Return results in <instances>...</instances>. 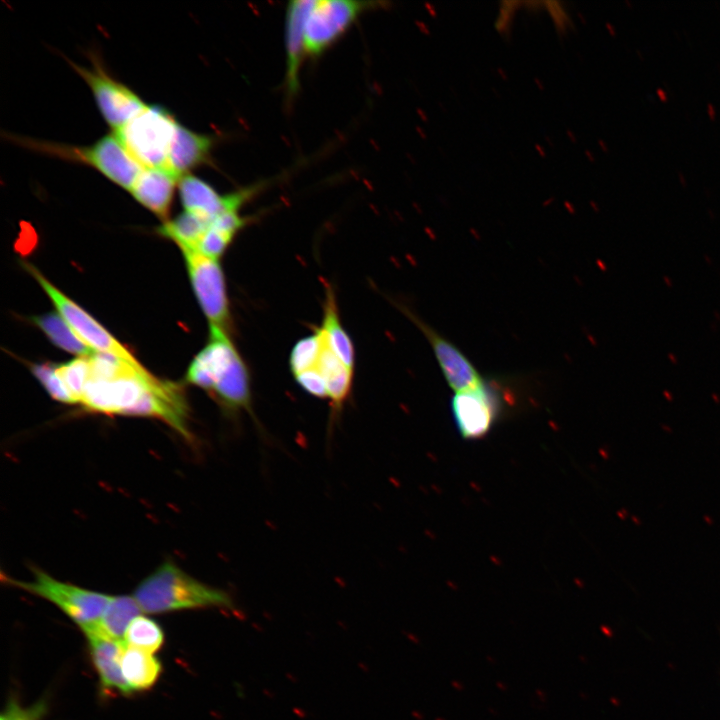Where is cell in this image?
Returning a JSON list of instances; mask_svg holds the SVG:
<instances>
[{"mask_svg": "<svg viewBox=\"0 0 720 720\" xmlns=\"http://www.w3.org/2000/svg\"><path fill=\"white\" fill-rule=\"evenodd\" d=\"M210 223L211 221L185 211L174 219L163 222L157 228V233L175 242L180 249L196 250Z\"/></svg>", "mask_w": 720, "mask_h": 720, "instance_id": "cell-23", "label": "cell"}, {"mask_svg": "<svg viewBox=\"0 0 720 720\" xmlns=\"http://www.w3.org/2000/svg\"><path fill=\"white\" fill-rule=\"evenodd\" d=\"M492 90H493L494 94L497 95V97L499 98V97H500V94L498 93V91L495 90V88H492Z\"/></svg>", "mask_w": 720, "mask_h": 720, "instance_id": "cell-43", "label": "cell"}, {"mask_svg": "<svg viewBox=\"0 0 720 720\" xmlns=\"http://www.w3.org/2000/svg\"><path fill=\"white\" fill-rule=\"evenodd\" d=\"M457 429L465 439H479L490 430L500 410L494 383L483 380L475 388L457 392L451 400Z\"/></svg>", "mask_w": 720, "mask_h": 720, "instance_id": "cell-10", "label": "cell"}, {"mask_svg": "<svg viewBox=\"0 0 720 720\" xmlns=\"http://www.w3.org/2000/svg\"><path fill=\"white\" fill-rule=\"evenodd\" d=\"M263 187V183H258L221 195L210 184L191 174L183 175L178 182L179 196L185 211L208 221L226 211H240Z\"/></svg>", "mask_w": 720, "mask_h": 720, "instance_id": "cell-11", "label": "cell"}, {"mask_svg": "<svg viewBox=\"0 0 720 720\" xmlns=\"http://www.w3.org/2000/svg\"><path fill=\"white\" fill-rule=\"evenodd\" d=\"M578 18L582 23H585V19L581 13H578Z\"/></svg>", "mask_w": 720, "mask_h": 720, "instance_id": "cell-42", "label": "cell"}, {"mask_svg": "<svg viewBox=\"0 0 720 720\" xmlns=\"http://www.w3.org/2000/svg\"><path fill=\"white\" fill-rule=\"evenodd\" d=\"M180 178L166 167L144 168L129 192L136 201L166 222Z\"/></svg>", "mask_w": 720, "mask_h": 720, "instance_id": "cell-16", "label": "cell"}, {"mask_svg": "<svg viewBox=\"0 0 720 720\" xmlns=\"http://www.w3.org/2000/svg\"><path fill=\"white\" fill-rule=\"evenodd\" d=\"M6 582L51 602L81 630L98 621L111 598L107 594L57 580L39 569L34 570L32 581L6 577Z\"/></svg>", "mask_w": 720, "mask_h": 720, "instance_id": "cell-3", "label": "cell"}, {"mask_svg": "<svg viewBox=\"0 0 720 720\" xmlns=\"http://www.w3.org/2000/svg\"><path fill=\"white\" fill-rule=\"evenodd\" d=\"M56 371L76 403L80 404L84 389L91 375L88 357H78L56 365Z\"/></svg>", "mask_w": 720, "mask_h": 720, "instance_id": "cell-27", "label": "cell"}, {"mask_svg": "<svg viewBox=\"0 0 720 720\" xmlns=\"http://www.w3.org/2000/svg\"><path fill=\"white\" fill-rule=\"evenodd\" d=\"M141 611L133 596H111L98 621L82 631H94L114 640L124 641L130 623Z\"/></svg>", "mask_w": 720, "mask_h": 720, "instance_id": "cell-20", "label": "cell"}, {"mask_svg": "<svg viewBox=\"0 0 720 720\" xmlns=\"http://www.w3.org/2000/svg\"><path fill=\"white\" fill-rule=\"evenodd\" d=\"M544 138H545L546 142H547L551 147L554 146V142H553V140L551 139V137H550L549 135H545Z\"/></svg>", "mask_w": 720, "mask_h": 720, "instance_id": "cell-39", "label": "cell"}, {"mask_svg": "<svg viewBox=\"0 0 720 720\" xmlns=\"http://www.w3.org/2000/svg\"><path fill=\"white\" fill-rule=\"evenodd\" d=\"M544 4L547 6L548 11L552 15L558 30L563 31L566 26L564 21L567 20V17L564 10L561 9V7L559 8L560 3L557 1H546Z\"/></svg>", "mask_w": 720, "mask_h": 720, "instance_id": "cell-32", "label": "cell"}, {"mask_svg": "<svg viewBox=\"0 0 720 720\" xmlns=\"http://www.w3.org/2000/svg\"><path fill=\"white\" fill-rule=\"evenodd\" d=\"M157 380L145 368L134 366L110 379L90 377L80 404L90 412L126 416Z\"/></svg>", "mask_w": 720, "mask_h": 720, "instance_id": "cell-5", "label": "cell"}, {"mask_svg": "<svg viewBox=\"0 0 720 720\" xmlns=\"http://www.w3.org/2000/svg\"><path fill=\"white\" fill-rule=\"evenodd\" d=\"M32 321L44 332L54 345L66 352L78 355V357H88L94 353V351L74 333L58 312L35 316L32 318Z\"/></svg>", "mask_w": 720, "mask_h": 720, "instance_id": "cell-24", "label": "cell"}, {"mask_svg": "<svg viewBox=\"0 0 720 720\" xmlns=\"http://www.w3.org/2000/svg\"><path fill=\"white\" fill-rule=\"evenodd\" d=\"M181 250L193 291L210 326L228 332L229 302L224 273L218 260L193 249Z\"/></svg>", "mask_w": 720, "mask_h": 720, "instance_id": "cell-8", "label": "cell"}, {"mask_svg": "<svg viewBox=\"0 0 720 720\" xmlns=\"http://www.w3.org/2000/svg\"><path fill=\"white\" fill-rule=\"evenodd\" d=\"M399 309L422 331L432 347L447 384L455 393L475 388L484 380L456 345L440 335L408 308L399 305Z\"/></svg>", "mask_w": 720, "mask_h": 720, "instance_id": "cell-13", "label": "cell"}, {"mask_svg": "<svg viewBox=\"0 0 720 720\" xmlns=\"http://www.w3.org/2000/svg\"><path fill=\"white\" fill-rule=\"evenodd\" d=\"M313 0H295L288 4L286 15V88L289 96L299 89L301 64L306 55L304 26Z\"/></svg>", "mask_w": 720, "mask_h": 720, "instance_id": "cell-17", "label": "cell"}, {"mask_svg": "<svg viewBox=\"0 0 720 720\" xmlns=\"http://www.w3.org/2000/svg\"><path fill=\"white\" fill-rule=\"evenodd\" d=\"M235 236L221 231L211 224L201 238L196 251L212 259L218 260L231 244Z\"/></svg>", "mask_w": 720, "mask_h": 720, "instance_id": "cell-29", "label": "cell"}, {"mask_svg": "<svg viewBox=\"0 0 720 720\" xmlns=\"http://www.w3.org/2000/svg\"><path fill=\"white\" fill-rule=\"evenodd\" d=\"M71 66L89 85L100 112L114 130L148 106L132 90L108 75L99 63L94 62L92 68L74 63Z\"/></svg>", "mask_w": 720, "mask_h": 720, "instance_id": "cell-9", "label": "cell"}, {"mask_svg": "<svg viewBox=\"0 0 720 720\" xmlns=\"http://www.w3.org/2000/svg\"><path fill=\"white\" fill-rule=\"evenodd\" d=\"M419 113H420L421 117L424 119V121H427V120H428V117H427V115L424 113V111L419 110Z\"/></svg>", "mask_w": 720, "mask_h": 720, "instance_id": "cell-40", "label": "cell"}, {"mask_svg": "<svg viewBox=\"0 0 720 720\" xmlns=\"http://www.w3.org/2000/svg\"><path fill=\"white\" fill-rule=\"evenodd\" d=\"M534 148H535L537 154H538L541 158H546V151H545L544 147H543L541 144L535 143V144H534Z\"/></svg>", "mask_w": 720, "mask_h": 720, "instance_id": "cell-34", "label": "cell"}, {"mask_svg": "<svg viewBox=\"0 0 720 720\" xmlns=\"http://www.w3.org/2000/svg\"><path fill=\"white\" fill-rule=\"evenodd\" d=\"M177 124L168 110L152 105L114 134L144 168L166 167Z\"/></svg>", "mask_w": 720, "mask_h": 720, "instance_id": "cell-2", "label": "cell"}, {"mask_svg": "<svg viewBox=\"0 0 720 720\" xmlns=\"http://www.w3.org/2000/svg\"><path fill=\"white\" fill-rule=\"evenodd\" d=\"M92 663L98 674L104 694H132L121 669V659L126 648L124 641L114 640L94 631H85Z\"/></svg>", "mask_w": 720, "mask_h": 720, "instance_id": "cell-15", "label": "cell"}, {"mask_svg": "<svg viewBox=\"0 0 720 720\" xmlns=\"http://www.w3.org/2000/svg\"><path fill=\"white\" fill-rule=\"evenodd\" d=\"M319 329L327 346L349 369L353 370L354 347L341 325L335 295L331 287L326 289L323 322Z\"/></svg>", "mask_w": 720, "mask_h": 720, "instance_id": "cell-22", "label": "cell"}, {"mask_svg": "<svg viewBox=\"0 0 720 720\" xmlns=\"http://www.w3.org/2000/svg\"><path fill=\"white\" fill-rule=\"evenodd\" d=\"M44 146L45 151L94 167L109 180L128 191L144 169L115 134L104 136L88 147Z\"/></svg>", "mask_w": 720, "mask_h": 720, "instance_id": "cell-7", "label": "cell"}, {"mask_svg": "<svg viewBox=\"0 0 720 720\" xmlns=\"http://www.w3.org/2000/svg\"><path fill=\"white\" fill-rule=\"evenodd\" d=\"M296 382L302 389L318 398H327L326 382L316 367L295 375Z\"/></svg>", "mask_w": 720, "mask_h": 720, "instance_id": "cell-30", "label": "cell"}, {"mask_svg": "<svg viewBox=\"0 0 720 720\" xmlns=\"http://www.w3.org/2000/svg\"><path fill=\"white\" fill-rule=\"evenodd\" d=\"M124 642L150 653L158 651L164 643V633L153 619L139 615L129 625Z\"/></svg>", "mask_w": 720, "mask_h": 720, "instance_id": "cell-25", "label": "cell"}, {"mask_svg": "<svg viewBox=\"0 0 720 720\" xmlns=\"http://www.w3.org/2000/svg\"><path fill=\"white\" fill-rule=\"evenodd\" d=\"M533 81H534V84L536 85V88H537L539 91H544V90H545V85H544L543 81H542L539 77H534Z\"/></svg>", "mask_w": 720, "mask_h": 720, "instance_id": "cell-36", "label": "cell"}, {"mask_svg": "<svg viewBox=\"0 0 720 720\" xmlns=\"http://www.w3.org/2000/svg\"><path fill=\"white\" fill-rule=\"evenodd\" d=\"M123 677L133 692L150 689L161 674V662L153 653L126 645L121 659Z\"/></svg>", "mask_w": 720, "mask_h": 720, "instance_id": "cell-21", "label": "cell"}, {"mask_svg": "<svg viewBox=\"0 0 720 720\" xmlns=\"http://www.w3.org/2000/svg\"><path fill=\"white\" fill-rule=\"evenodd\" d=\"M418 24L421 26L423 33H425L426 35L431 34L429 28L427 27V25H425V23L418 22Z\"/></svg>", "mask_w": 720, "mask_h": 720, "instance_id": "cell-38", "label": "cell"}, {"mask_svg": "<svg viewBox=\"0 0 720 720\" xmlns=\"http://www.w3.org/2000/svg\"><path fill=\"white\" fill-rule=\"evenodd\" d=\"M214 144V137L196 133L178 123L166 168L182 177L209 163Z\"/></svg>", "mask_w": 720, "mask_h": 720, "instance_id": "cell-18", "label": "cell"}, {"mask_svg": "<svg viewBox=\"0 0 720 720\" xmlns=\"http://www.w3.org/2000/svg\"><path fill=\"white\" fill-rule=\"evenodd\" d=\"M424 5H425L427 11L429 12L430 16L432 18H437L438 13H437L435 6L429 2H426Z\"/></svg>", "mask_w": 720, "mask_h": 720, "instance_id": "cell-33", "label": "cell"}, {"mask_svg": "<svg viewBox=\"0 0 720 720\" xmlns=\"http://www.w3.org/2000/svg\"><path fill=\"white\" fill-rule=\"evenodd\" d=\"M439 107H440V109L442 110V112H446V111H447L446 107L443 105L442 102L439 103Z\"/></svg>", "mask_w": 720, "mask_h": 720, "instance_id": "cell-41", "label": "cell"}, {"mask_svg": "<svg viewBox=\"0 0 720 720\" xmlns=\"http://www.w3.org/2000/svg\"><path fill=\"white\" fill-rule=\"evenodd\" d=\"M324 343L323 335L320 329H317L313 335L301 339L294 345L289 358L294 376L316 366Z\"/></svg>", "mask_w": 720, "mask_h": 720, "instance_id": "cell-26", "label": "cell"}, {"mask_svg": "<svg viewBox=\"0 0 720 720\" xmlns=\"http://www.w3.org/2000/svg\"><path fill=\"white\" fill-rule=\"evenodd\" d=\"M126 416L157 418L191 441L189 407L184 390L177 383L158 379L127 412Z\"/></svg>", "mask_w": 720, "mask_h": 720, "instance_id": "cell-12", "label": "cell"}, {"mask_svg": "<svg viewBox=\"0 0 720 720\" xmlns=\"http://www.w3.org/2000/svg\"><path fill=\"white\" fill-rule=\"evenodd\" d=\"M31 371L49 395L66 404H76L56 371V365L49 362L32 364Z\"/></svg>", "mask_w": 720, "mask_h": 720, "instance_id": "cell-28", "label": "cell"}, {"mask_svg": "<svg viewBox=\"0 0 720 720\" xmlns=\"http://www.w3.org/2000/svg\"><path fill=\"white\" fill-rule=\"evenodd\" d=\"M133 597L148 614L233 605L225 591L198 581L170 560L143 579Z\"/></svg>", "mask_w": 720, "mask_h": 720, "instance_id": "cell-1", "label": "cell"}, {"mask_svg": "<svg viewBox=\"0 0 720 720\" xmlns=\"http://www.w3.org/2000/svg\"><path fill=\"white\" fill-rule=\"evenodd\" d=\"M210 394L230 414L241 410L251 412L250 377L240 355L218 380Z\"/></svg>", "mask_w": 720, "mask_h": 720, "instance_id": "cell-19", "label": "cell"}, {"mask_svg": "<svg viewBox=\"0 0 720 720\" xmlns=\"http://www.w3.org/2000/svg\"><path fill=\"white\" fill-rule=\"evenodd\" d=\"M24 268L49 296L58 313L74 333L94 352L114 355L136 367H143L129 349L110 334L96 319L47 280L32 264Z\"/></svg>", "mask_w": 720, "mask_h": 720, "instance_id": "cell-4", "label": "cell"}, {"mask_svg": "<svg viewBox=\"0 0 720 720\" xmlns=\"http://www.w3.org/2000/svg\"><path fill=\"white\" fill-rule=\"evenodd\" d=\"M46 712V703L39 701L31 707L23 708L16 701L6 706L0 720H41Z\"/></svg>", "mask_w": 720, "mask_h": 720, "instance_id": "cell-31", "label": "cell"}, {"mask_svg": "<svg viewBox=\"0 0 720 720\" xmlns=\"http://www.w3.org/2000/svg\"><path fill=\"white\" fill-rule=\"evenodd\" d=\"M377 2L313 0L304 26L306 55L317 56L338 40L366 10Z\"/></svg>", "mask_w": 720, "mask_h": 720, "instance_id": "cell-6", "label": "cell"}, {"mask_svg": "<svg viewBox=\"0 0 720 720\" xmlns=\"http://www.w3.org/2000/svg\"><path fill=\"white\" fill-rule=\"evenodd\" d=\"M496 72H497L498 76H499L503 81H507V80H508V74H507V72H506V70H505L504 68L498 67V68L496 69Z\"/></svg>", "mask_w": 720, "mask_h": 720, "instance_id": "cell-35", "label": "cell"}, {"mask_svg": "<svg viewBox=\"0 0 720 720\" xmlns=\"http://www.w3.org/2000/svg\"><path fill=\"white\" fill-rule=\"evenodd\" d=\"M228 332L210 326L209 341L191 362L186 380L211 393L218 380L240 355Z\"/></svg>", "mask_w": 720, "mask_h": 720, "instance_id": "cell-14", "label": "cell"}, {"mask_svg": "<svg viewBox=\"0 0 720 720\" xmlns=\"http://www.w3.org/2000/svg\"><path fill=\"white\" fill-rule=\"evenodd\" d=\"M565 133H566V136H567V138L569 139V141H570L571 143H576V142H577V138H576V136H575V134L573 133L572 130L566 129Z\"/></svg>", "mask_w": 720, "mask_h": 720, "instance_id": "cell-37", "label": "cell"}]
</instances>
